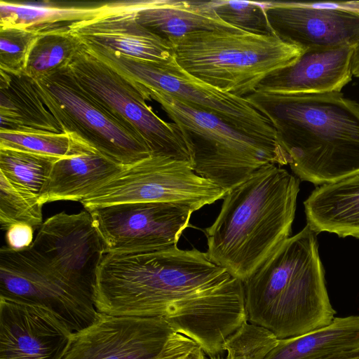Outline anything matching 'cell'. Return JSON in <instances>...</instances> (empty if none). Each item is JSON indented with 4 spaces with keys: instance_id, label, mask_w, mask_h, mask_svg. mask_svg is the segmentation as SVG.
Masks as SVG:
<instances>
[{
    "instance_id": "obj_1",
    "label": "cell",
    "mask_w": 359,
    "mask_h": 359,
    "mask_svg": "<svg viewBox=\"0 0 359 359\" xmlns=\"http://www.w3.org/2000/svg\"><path fill=\"white\" fill-rule=\"evenodd\" d=\"M95 301L102 313L164 318L209 357L248 320L242 281L196 248L105 253Z\"/></svg>"
},
{
    "instance_id": "obj_2",
    "label": "cell",
    "mask_w": 359,
    "mask_h": 359,
    "mask_svg": "<svg viewBox=\"0 0 359 359\" xmlns=\"http://www.w3.org/2000/svg\"><path fill=\"white\" fill-rule=\"evenodd\" d=\"M271 122L292 171L315 185L359 172V103L341 92L245 97Z\"/></svg>"
},
{
    "instance_id": "obj_3",
    "label": "cell",
    "mask_w": 359,
    "mask_h": 359,
    "mask_svg": "<svg viewBox=\"0 0 359 359\" xmlns=\"http://www.w3.org/2000/svg\"><path fill=\"white\" fill-rule=\"evenodd\" d=\"M299 184L285 169L268 164L229 190L205 229L210 260L241 281L248 278L290 238Z\"/></svg>"
},
{
    "instance_id": "obj_4",
    "label": "cell",
    "mask_w": 359,
    "mask_h": 359,
    "mask_svg": "<svg viewBox=\"0 0 359 359\" xmlns=\"http://www.w3.org/2000/svg\"><path fill=\"white\" fill-rule=\"evenodd\" d=\"M248 320L278 339L299 336L334 320L317 233L307 225L285 240L242 281Z\"/></svg>"
},
{
    "instance_id": "obj_5",
    "label": "cell",
    "mask_w": 359,
    "mask_h": 359,
    "mask_svg": "<svg viewBox=\"0 0 359 359\" xmlns=\"http://www.w3.org/2000/svg\"><path fill=\"white\" fill-rule=\"evenodd\" d=\"M181 67L222 91L245 97L270 74L295 62L303 53L274 34L229 30L189 34L174 46Z\"/></svg>"
},
{
    "instance_id": "obj_6",
    "label": "cell",
    "mask_w": 359,
    "mask_h": 359,
    "mask_svg": "<svg viewBox=\"0 0 359 359\" xmlns=\"http://www.w3.org/2000/svg\"><path fill=\"white\" fill-rule=\"evenodd\" d=\"M191 144L194 172L228 191L268 164L289 165L290 157L273 145L238 131L217 116L159 90L146 89Z\"/></svg>"
},
{
    "instance_id": "obj_7",
    "label": "cell",
    "mask_w": 359,
    "mask_h": 359,
    "mask_svg": "<svg viewBox=\"0 0 359 359\" xmlns=\"http://www.w3.org/2000/svg\"><path fill=\"white\" fill-rule=\"evenodd\" d=\"M88 50L138 86L165 93L197 109L211 114L238 131L273 145H280L271 122L245 98L208 84L185 71L175 55L164 61L126 56L87 44Z\"/></svg>"
},
{
    "instance_id": "obj_8",
    "label": "cell",
    "mask_w": 359,
    "mask_h": 359,
    "mask_svg": "<svg viewBox=\"0 0 359 359\" xmlns=\"http://www.w3.org/2000/svg\"><path fill=\"white\" fill-rule=\"evenodd\" d=\"M67 68L84 90L144 139L151 155L192 165L191 144L185 133L158 116L136 83L96 57L83 43Z\"/></svg>"
},
{
    "instance_id": "obj_9",
    "label": "cell",
    "mask_w": 359,
    "mask_h": 359,
    "mask_svg": "<svg viewBox=\"0 0 359 359\" xmlns=\"http://www.w3.org/2000/svg\"><path fill=\"white\" fill-rule=\"evenodd\" d=\"M36 83L62 132L76 135L125 167L151 155L144 139L84 90L67 67Z\"/></svg>"
},
{
    "instance_id": "obj_10",
    "label": "cell",
    "mask_w": 359,
    "mask_h": 359,
    "mask_svg": "<svg viewBox=\"0 0 359 359\" xmlns=\"http://www.w3.org/2000/svg\"><path fill=\"white\" fill-rule=\"evenodd\" d=\"M227 191L196 174L190 162L151 155L123 170L80 203L87 211L129 203H170L194 212L223 198Z\"/></svg>"
},
{
    "instance_id": "obj_11",
    "label": "cell",
    "mask_w": 359,
    "mask_h": 359,
    "mask_svg": "<svg viewBox=\"0 0 359 359\" xmlns=\"http://www.w3.org/2000/svg\"><path fill=\"white\" fill-rule=\"evenodd\" d=\"M0 297L48 309L74 332L100 317L95 298L57 274L29 248L0 249Z\"/></svg>"
},
{
    "instance_id": "obj_12",
    "label": "cell",
    "mask_w": 359,
    "mask_h": 359,
    "mask_svg": "<svg viewBox=\"0 0 359 359\" xmlns=\"http://www.w3.org/2000/svg\"><path fill=\"white\" fill-rule=\"evenodd\" d=\"M88 212L102 238L105 254L176 247L194 210L170 203H129Z\"/></svg>"
},
{
    "instance_id": "obj_13",
    "label": "cell",
    "mask_w": 359,
    "mask_h": 359,
    "mask_svg": "<svg viewBox=\"0 0 359 359\" xmlns=\"http://www.w3.org/2000/svg\"><path fill=\"white\" fill-rule=\"evenodd\" d=\"M29 249L57 274L95 298L104 249L88 211L61 212L48 217Z\"/></svg>"
},
{
    "instance_id": "obj_14",
    "label": "cell",
    "mask_w": 359,
    "mask_h": 359,
    "mask_svg": "<svg viewBox=\"0 0 359 359\" xmlns=\"http://www.w3.org/2000/svg\"><path fill=\"white\" fill-rule=\"evenodd\" d=\"M174 332L162 317L101 313L92 325L74 333L63 359H152Z\"/></svg>"
},
{
    "instance_id": "obj_15",
    "label": "cell",
    "mask_w": 359,
    "mask_h": 359,
    "mask_svg": "<svg viewBox=\"0 0 359 359\" xmlns=\"http://www.w3.org/2000/svg\"><path fill=\"white\" fill-rule=\"evenodd\" d=\"M74 333L47 308L0 297V359H63Z\"/></svg>"
},
{
    "instance_id": "obj_16",
    "label": "cell",
    "mask_w": 359,
    "mask_h": 359,
    "mask_svg": "<svg viewBox=\"0 0 359 359\" xmlns=\"http://www.w3.org/2000/svg\"><path fill=\"white\" fill-rule=\"evenodd\" d=\"M273 34L302 49L353 46L359 15L313 2L262 1Z\"/></svg>"
},
{
    "instance_id": "obj_17",
    "label": "cell",
    "mask_w": 359,
    "mask_h": 359,
    "mask_svg": "<svg viewBox=\"0 0 359 359\" xmlns=\"http://www.w3.org/2000/svg\"><path fill=\"white\" fill-rule=\"evenodd\" d=\"M145 1L107 2L98 16L73 24L70 31L86 44L141 60H167L174 55L172 46L137 20V13Z\"/></svg>"
},
{
    "instance_id": "obj_18",
    "label": "cell",
    "mask_w": 359,
    "mask_h": 359,
    "mask_svg": "<svg viewBox=\"0 0 359 359\" xmlns=\"http://www.w3.org/2000/svg\"><path fill=\"white\" fill-rule=\"evenodd\" d=\"M353 46L304 50L267 76L256 90L282 94L341 92L352 79Z\"/></svg>"
},
{
    "instance_id": "obj_19",
    "label": "cell",
    "mask_w": 359,
    "mask_h": 359,
    "mask_svg": "<svg viewBox=\"0 0 359 359\" xmlns=\"http://www.w3.org/2000/svg\"><path fill=\"white\" fill-rule=\"evenodd\" d=\"M69 152L53 164L39 200L79 201L119 173L123 166L74 133Z\"/></svg>"
},
{
    "instance_id": "obj_20",
    "label": "cell",
    "mask_w": 359,
    "mask_h": 359,
    "mask_svg": "<svg viewBox=\"0 0 359 359\" xmlns=\"http://www.w3.org/2000/svg\"><path fill=\"white\" fill-rule=\"evenodd\" d=\"M136 18L141 25L168 42L172 48L182 38L196 32H243L218 16L214 8V1L146 0Z\"/></svg>"
},
{
    "instance_id": "obj_21",
    "label": "cell",
    "mask_w": 359,
    "mask_h": 359,
    "mask_svg": "<svg viewBox=\"0 0 359 359\" xmlns=\"http://www.w3.org/2000/svg\"><path fill=\"white\" fill-rule=\"evenodd\" d=\"M304 206L306 225L315 233L359 238V172L315 189Z\"/></svg>"
},
{
    "instance_id": "obj_22",
    "label": "cell",
    "mask_w": 359,
    "mask_h": 359,
    "mask_svg": "<svg viewBox=\"0 0 359 359\" xmlns=\"http://www.w3.org/2000/svg\"><path fill=\"white\" fill-rule=\"evenodd\" d=\"M0 131L62 133L25 73L0 69Z\"/></svg>"
},
{
    "instance_id": "obj_23",
    "label": "cell",
    "mask_w": 359,
    "mask_h": 359,
    "mask_svg": "<svg viewBox=\"0 0 359 359\" xmlns=\"http://www.w3.org/2000/svg\"><path fill=\"white\" fill-rule=\"evenodd\" d=\"M107 2L57 3L0 1V27H15L36 34L69 30L73 24L91 20Z\"/></svg>"
},
{
    "instance_id": "obj_24",
    "label": "cell",
    "mask_w": 359,
    "mask_h": 359,
    "mask_svg": "<svg viewBox=\"0 0 359 359\" xmlns=\"http://www.w3.org/2000/svg\"><path fill=\"white\" fill-rule=\"evenodd\" d=\"M359 348V315L335 317L330 324L308 333L279 339L264 359H318Z\"/></svg>"
},
{
    "instance_id": "obj_25",
    "label": "cell",
    "mask_w": 359,
    "mask_h": 359,
    "mask_svg": "<svg viewBox=\"0 0 359 359\" xmlns=\"http://www.w3.org/2000/svg\"><path fill=\"white\" fill-rule=\"evenodd\" d=\"M82 42L69 30L40 33L30 49L25 73L35 81L67 67Z\"/></svg>"
},
{
    "instance_id": "obj_26",
    "label": "cell",
    "mask_w": 359,
    "mask_h": 359,
    "mask_svg": "<svg viewBox=\"0 0 359 359\" xmlns=\"http://www.w3.org/2000/svg\"><path fill=\"white\" fill-rule=\"evenodd\" d=\"M58 158L0 147V173L14 185L39 197Z\"/></svg>"
},
{
    "instance_id": "obj_27",
    "label": "cell",
    "mask_w": 359,
    "mask_h": 359,
    "mask_svg": "<svg viewBox=\"0 0 359 359\" xmlns=\"http://www.w3.org/2000/svg\"><path fill=\"white\" fill-rule=\"evenodd\" d=\"M39 197L12 184L0 173V225L4 231L18 223H25L34 229L43 222Z\"/></svg>"
},
{
    "instance_id": "obj_28",
    "label": "cell",
    "mask_w": 359,
    "mask_h": 359,
    "mask_svg": "<svg viewBox=\"0 0 359 359\" xmlns=\"http://www.w3.org/2000/svg\"><path fill=\"white\" fill-rule=\"evenodd\" d=\"M278 341L267 328L247 320L226 338L222 350L227 359H264Z\"/></svg>"
},
{
    "instance_id": "obj_29",
    "label": "cell",
    "mask_w": 359,
    "mask_h": 359,
    "mask_svg": "<svg viewBox=\"0 0 359 359\" xmlns=\"http://www.w3.org/2000/svg\"><path fill=\"white\" fill-rule=\"evenodd\" d=\"M72 142L70 133L0 131V147L27 151L58 158L65 157Z\"/></svg>"
},
{
    "instance_id": "obj_30",
    "label": "cell",
    "mask_w": 359,
    "mask_h": 359,
    "mask_svg": "<svg viewBox=\"0 0 359 359\" xmlns=\"http://www.w3.org/2000/svg\"><path fill=\"white\" fill-rule=\"evenodd\" d=\"M214 8L224 22L243 31L273 34L262 2L215 0Z\"/></svg>"
},
{
    "instance_id": "obj_31",
    "label": "cell",
    "mask_w": 359,
    "mask_h": 359,
    "mask_svg": "<svg viewBox=\"0 0 359 359\" xmlns=\"http://www.w3.org/2000/svg\"><path fill=\"white\" fill-rule=\"evenodd\" d=\"M39 34L15 27H0V69L25 73L32 46Z\"/></svg>"
},
{
    "instance_id": "obj_32",
    "label": "cell",
    "mask_w": 359,
    "mask_h": 359,
    "mask_svg": "<svg viewBox=\"0 0 359 359\" xmlns=\"http://www.w3.org/2000/svg\"><path fill=\"white\" fill-rule=\"evenodd\" d=\"M198 344L189 337L174 332L161 352L152 359H187Z\"/></svg>"
},
{
    "instance_id": "obj_33",
    "label": "cell",
    "mask_w": 359,
    "mask_h": 359,
    "mask_svg": "<svg viewBox=\"0 0 359 359\" xmlns=\"http://www.w3.org/2000/svg\"><path fill=\"white\" fill-rule=\"evenodd\" d=\"M34 229L25 223L13 224L6 231V246L15 251L29 248L34 242Z\"/></svg>"
},
{
    "instance_id": "obj_34",
    "label": "cell",
    "mask_w": 359,
    "mask_h": 359,
    "mask_svg": "<svg viewBox=\"0 0 359 359\" xmlns=\"http://www.w3.org/2000/svg\"><path fill=\"white\" fill-rule=\"evenodd\" d=\"M319 7L344 11L359 15V1L313 2Z\"/></svg>"
},
{
    "instance_id": "obj_35",
    "label": "cell",
    "mask_w": 359,
    "mask_h": 359,
    "mask_svg": "<svg viewBox=\"0 0 359 359\" xmlns=\"http://www.w3.org/2000/svg\"><path fill=\"white\" fill-rule=\"evenodd\" d=\"M318 359H359V348L330 354Z\"/></svg>"
},
{
    "instance_id": "obj_36",
    "label": "cell",
    "mask_w": 359,
    "mask_h": 359,
    "mask_svg": "<svg viewBox=\"0 0 359 359\" xmlns=\"http://www.w3.org/2000/svg\"><path fill=\"white\" fill-rule=\"evenodd\" d=\"M353 48L351 72L353 76L359 79V36L353 44Z\"/></svg>"
},
{
    "instance_id": "obj_37",
    "label": "cell",
    "mask_w": 359,
    "mask_h": 359,
    "mask_svg": "<svg viewBox=\"0 0 359 359\" xmlns=\"http://www.w3.org/2000/svg\"><path fill=\"white\" fill-rule=\"evenodd\" d=\"M187 359H206L205 353L201 347L198 345L191 351Z\"/></svg>"
},
{
    "instance_id": "obj_38",
    "label": "cell",
    "mask_w": 359,
    "mask_h": 359,
    "mask_svg": "<svg viewBox=\"0 0 359 359\" xmlns=\"http://www.w3.org/2000/svg\"><path fill=\"white\" fill-rule=\"evenodd\" d=\"M210 358V359H227L226 358H221L219 355H215V356H211Z\"/></svg>"
}]
</instances>
